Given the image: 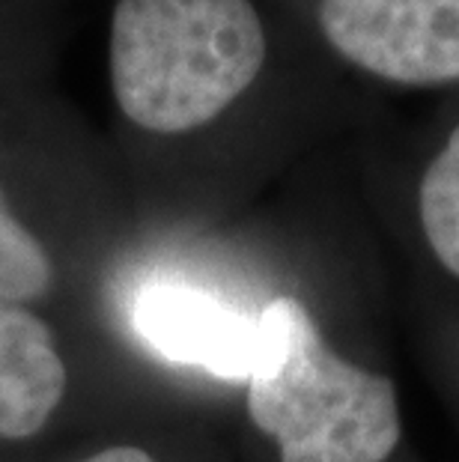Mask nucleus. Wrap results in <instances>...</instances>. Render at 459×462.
<instances>
[{
    "label": "nucleus",
    "mask_w": 459,
    "mask_h": 462,
    "mask_svg": "<svg viewBox=\"0 0 459 462\" xmlns=\"http://www.w3.org/2000/svg\"><path fill=\"white\" fill-rule=\"evenodd\" d=\"M266 63V33L248 0H120L111 84L123 114L155 134L212 123Z\"/></svg>",
    "instance_id": "f257e3e1"
},
{
    "label": "nucleus",
    "mask_w": 459,
    "mask_h": 462,
    "mask_svg": "<svg viewBox=\"0 0 459 462\" xmlns=\"http://www.w3.org/2000/svg\"><path fill=\"white\" fill-rule=\"evenodd\" d=\"M134 328L161 358L207 370L218 379H245L266 349V322L236 304L188 283H155L134 301Z\"/></svg>",
    "instance_id": "20e7f679"
},
{
    "label": "nucleus",
    "mask_w": 459,
    "mask_h": 462,
    "mask_svg": "<svg viewBox=\"0 0 459 462\" xmlns=\"http://www.w3.org/2000/svg\"><path fill=\"white\" fill-rule=\"evenodd\" d=\"M54 283V265L39 239L9 212L0 191V299L31 301Z\"/></svg>",
    "instance_id": "0eeeda50"
},
{
    "label": "nucleus",
    "mask_w": 459,
    "mask_h": 462,
    "mask_svg": "<svg viewBox=\"0 0 459 462\" xmlns=\"http://www.w3.org/2000/svg\"><path fill=\"white\" fill-rule=\"evenodd\" d=\"M319 24L340 57L376 78L459 81V0H322Z\"/></svg>",
    "instance_id": "7ed1b4c3"
},
{
    "label": "nucleus",
    "mask_w": 459,
    "mask_h": 462,
    "mask_svg": "<svg viewBox=\"0 0 459 462\" xmlns=\"http://www.w3.org/2000/svg\"><path fill=\"white\" fill-rule=\"evenodd\" d=\"M418 221L429 254L442 272L459 281V125L421 176Z\"/></svg>",
    "instance_id": "423d86ee"
},
{
    "label": "nucleus",
    "mask_w": 459,
    "mask_h": 462,
    "mask_svg": "<svg viewBox=\"0 0 459 462\" xmlns=\"http://www.w3.org/2000/svg\"><path fill=\"white\" fill-rule=\"evenodd\" d=\"M84 462H155L146 450L141 448H132V445H116V448H107L102 454H96Z\"/></svg>",
    "instance_id": "6e6552de"
},
{
    "label": "nucleus",
    "mask_w": 459,
    "mask_h": 462,
    "mask_svg": "<svg viewBox=\"0 0 459 462\" xmlns=\"http://www.w3.org/2000/svg\"><path fill=\"white\" fill-rule=\"evenodd\" d=\"M66 394L54 334L24 308L0 299V436L31 439Z\"/></svg>",
    "instance_id": "39448f33"
},
{
    "label": "nucleus",
    "mask_w": 459,
    "mask_h": 462,
    "mask_svg": "<svg viewBox=\"0 0 459 462\" xmlns=\"http://www.w3.org/2000/svg\"><path fill=\"white\" fill-rule=\"evenodd\" d=\"M266 349L248 376V415L280 462H388L403 441L394 379L349 361L296 296L262 308Z\"/></svg>",
    "instance_id": "f03ea898"
}]
</instances>
